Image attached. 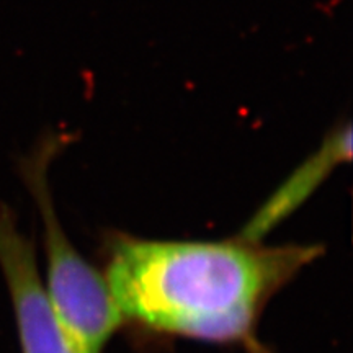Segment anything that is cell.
Listing matches in <instances>:
<instances>
[{
	"instance_id": "6da1fadb",
	"label": "cell",
	"mask_w": 353,
	"mask_h": 353,
	"mask_svg": "<svg viewBox=\"0 0 353 353\" xmlns=\"http://www.w3.org/2000/svg\"><path fill=\"white\" fill-rule=\"evenodd\" d=\"M322 254L317 245L154 241L113 234L105 280L123 319L156 334L262 352L257 327L272 298Z\"/></svg>"
},
{
	"instance_id": "7a4b0ae2",
	"label": "cell",
	"mask_w": 353,
	"mask_h": 353,
	"mask_svg": "<svg viewBox=\"0 0 353 353\" xmlns=\"http://www.w3.org/2000/svg\"><path fill=\"white\" fill-rule=\"evenodd\" d=\"M51 143L21 164L25 183L37 201L44 228L46 288L65 329L85 353H101L125 322L103 273L92 267L65 236L48 185Z\"/></svg>"
},
{
	"instance_id": "3957f363",
	"label": "cell",
	"mask_w": 353,
	"mask_h": 353,
	"mask_svg": "<svg viewBox=\"0 0 353 353\" xmlns=\"http://www.w3.org/2000/svg\"><path fill=\"white\" fill-rule=\"evenodd\" d=\"M0 268L19 330L21 353H85L65 329L38 270L33 242L15 213L0 203Z\"/></svg>"
},
{
	"instance_id": "277c9868",
	"label": "cell",
	"mask_w": 353,
	"mask_h": 353,
	"mask_svg": "<svg viewBox=\"0 0 353 353\" xmlns=\"http://www.w3.org/2000/svg\"><path fill=\"white\" fill-rule=\"evenodd\" d=\"M350 159L352 126L348 121L339 123L334 130L329 131V134H325L324 143L321 144L317 152L309 156L260 206L239 236L247 241H262L265 234L288 218L316 192L335 167L348 162Z\"/></svg>"
}]
</instances>
